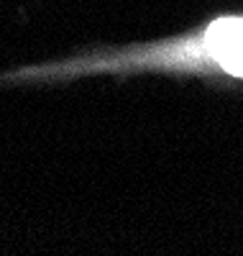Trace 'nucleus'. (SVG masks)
I'll list each match as a JSON object with an SVG mask.
<instances>
[{"label": "nucleus", "mask_w": 243, "mask_h": 256, "mask_svg": "<svg viewBox=\"0 0 243 256\" xmlns=\"http://www.w3.org/2000/svg\"><path fill=\"white\" fill-rule=\"evenodd\" d=\"M210 54L233 74H243V20L226 18L218 20L208 31Z\"/></svg>", "instance_id": "nucleus-1"}]
</instances>
